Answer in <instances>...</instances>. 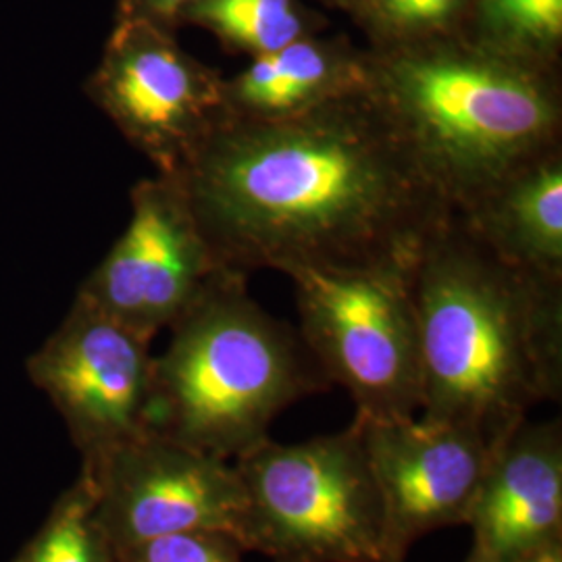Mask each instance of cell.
Wrapping results in <instances>:
<instances>
[{
    "instance_id": "6da1fadb",
    "label": "cell",
    "mask_w": 562,
    "mask_h": 562,
    "mask_svg": "<svg viewBox=\"0 0 562 562\" xmlns=\"http://www.w3.org/2000/svg\"><path fill=\"white\" fill-rule=\"evenodd\" d=\"M173 180L220 267L413 261L454 209L367 92L299 117H223Z\"/></svg>"
},
{
    "instance_id": "7a4b0ae2",
    "label": "cell",
    "mask_w": 562,
    "mask_h": 562,
    "mask_svg": "<svg viewBox=\"0 0 562 562\" xmlns=\"http://www.w3.org/2000/svg\"><path fill=\"white\" fill-rule=\"evenodd\" d=\"M419 334V419L498 443L562 394V278L501 261L457 211L411 267Z\"/></svg>"
},
{
    "instance_id": "3957f363",
    "label": "cell",
    "mask_w": 562,
    "mask_h": 562,
    "mask_svg": "<svg viewBox=\"0 0 562 562\" xmlns=\"http://www.w3.org/2000/svg\"><path fill=\"white\" fill-rule=\"evenodd\" d=\"M369 94L459 213L525 161L562 146L561 71L469 38L369 50Z\"/></svg>"
},
{
    "instance_id": "277c9868",
    "label": "cell",
    "mask_w": 562,
    "mask_h": 562,
    "mask_svg": "<svg viewBox=\"0 0 562 562\" xmlns=\"http://www.w3.org/2000/svg\"><path fill=\"white\" fill-rule=\"evenodd\" d=\"M169 331L153 361L146 431L225 461L267 442L283 408L331 385L301 331L250 296L241 271H215Z\"/></svg>"
},
{
    "instance_id": "5b68a950",
    "label": "cell",
    "mask_w": 562,
    "mask_h": 562,
    "mask_svg": "<svg viewBox=\"0 0 562 562\" xmlns=\"http://www.w3.org/2000/svg\"><path fill=\"white\" fill-rule=\"evenodd\" d=\"M234 464L246 552L273 562H383L382 498L359 423L306 442L269 438Z\"/></svg>"
},
{
    "instance_id": "8992f818",
    "label": "cell",
    "mask_w": 562,
    "mask_h": 562,
    "mask_svg": "<svg viewBox=\"0 0 562 562\" xmlns=\"http://www.w3.org/2000/svg\"><path fill=\"white\" fill-rule=\"evenodd\" d=\"M413 261L285 273L296 290L302 340L327 382L341 385L362 417L408 419L422 411Z\"/></svg>"
},
{
    "instance_id": "52a82bcc",
    "label": "cell",
    "mask_w": 562,
    "mask_h": 562,
    "mask_svg": "<svg viewBox=\"0 0 562 562\" xmlns=\"http://www.w3.org/2000/svg\"><path fill=\"white\" fill-rule=\"evenodd\" d=\"M83 92L159 173H173L225 117L222 74L150 21L115 20Z\"/></svg>"
},
{
    "instance_id": "ba28073f",
    "label": "cell",
    "mask_w": 562,
    "mask_h": 562,
    "mask_svg": "<svg viewBox=\"0 0 562 562\" xmlns=\"http://www.w3.org/2000/svg\"><path fill=\"white\" fill-rule=\"evenodd\" d=\"M97 517L117 550L186 531L238 538L246 496L238 469L211 452L144 431L94 461H81Z\"/></svg>"
},
{
    "instance_id": "9c48e42d",
    "label": "cell",
    "mask_w": 562,
    "mask_h": 562,
    "mask_svg": "<svg viewBox=\"0 0 562 562\" xmlns=\"http://www.w3.org/2000/svg\"><path fill=\"white\" fill-rule=\"evenodd\" d=\"M153 361L150 340L76 294L25 369L55 404L81 461H94L146 431Z\"/></svg>"
},
{
    "instance_id": "30bf717a",
    "label": "cell",
    "mask_w": 562,
    "mask_h": 562,
    "mask_svg": "<svg viewBox=\"0 0 562 562\" xmlns=\"http://www.w3.org/2000/svg\"><path fill=\"white\" fill-rule=\"evenodd\" d=\"M130 202L125 232L81 281L78 296L153 341L180 319L222 267L171 176L138 181Z\"/></svg>"
},
{
    "instance_id": "8fae6325",
    "label": "cell",
    "mask_w": 562,
    "mask_h": 562,
    "mask_svg": "<svg viewBox=\"0 0 562 562\" xmlns=\"http://www.w3.org/2000/svg\"><path fill=\"white\" fill-rule=\"evenodd\" d=\"M383 506V562L423 536L467 525L496 443L457 425L357 415Z\"/></svg>"
},
{
    "instance_id": "7c38bea8",
    "label": "cell",
    "mask_w": 562,
    "mask_h": 562,
    "mask_svg": "<svg viewBox=\"0 0 562 562\" xmlns=\"http://www.w3.org/2000/svg\"><path fill=\"white\" fill-rule=\"evenodd\" d=\"M467 525L492 562H527L562 548L561 422L522 419L494 446Z\"/></svg>"
},
{
    "instance_id": "4fadbf2b",
    "label": "cell",
    "mask_w": 562,
    "mask_h": 562,
    "mask_svg": "<svg viewBox=\"0 0 562 562\" xmlns=\"http://www.w3.org/2000/svg\"><path fill=\"white\" fill-rule=\"evenodd\" d=\"M367 88V50L346 36L313 34L223 78V111L227 120H290Z\"/></svg>"
},
{
    "instance_id": "5bb4252c",
    "label": "cell",
    "mask_w": 562,
    "mask_h": 562,
    "mask_svg": "<svg viewBox=\"0 0 562 562\" xmlns=\"http://www.w3.org/2000/svg\"><path fill=\"white\" fill-rule=\"evenodd\" d=\"M457 215L506 265L562 278V146L515 167Z\"/></svg>"
},
{
    "instance_id": "9a60e30c",
    "label": "cell",
    "mask_w": 562,
    "mask_h": 562,
    "mask_svg": "<svg viewBox=\"0 0 562 562\" xmlns=\"http://www.w3.org/2000/svg\"><path fill=\"white\" fill-rule=\"evenodd\" d=\"M325 20L301 0H194L180 25H196L225 48L255 57L319 34Z\"/></svg>"
},
{
    "instance_id": "2e32d148",
    "label": "cell",
    "mask_w": 562,
    "mask_h": 562,
    "mask_svg": "<svg viewBox=\"0 0 562 562\" xmlns=\"http://www.w3.org/2000/svg\"><path fill=\"white\" fill-rule=\"evenodd\" d=\"M467 38L508 59L561 71L562 0H475Z\"/></svg>"
},
{
    "instance_id": "e0dca14e",
    "label": "cell",
    "mask_w": 562,
    "mask_h": 562,
    "mask_svg": "<svg viewBox=\"0 0 562 562\" xmlns=\"http://www.w3.org/2000/svg\"><path fill=\"white\" fill-rule=\"evenodd\" d=\"M11 562H120L117 546L97 517V492L83 469Z\"/></svg>"
},
{
    "instance_id": "ac0fdd59",
    "label": "cell",
    "mask_w": 562,
    "mask_h": 562,
    "mask_svg": "<svg viewBox=\"0 0 562 562\" xmlns=\"http://www.w3.org/2000/svg\"><path fill=\"white\" fill-rule=\"evenodd\" d=\"M475 0H355L348 9L369 50L467 38Z\"/></svg>"
},
{
    "instance_id": "d6986e66",
    "label": "cell",
    "mask_w": 562,
    "mask_h": 562,
    "mask_svg": "<svg viewBox=\"0 0 562 562\" xmlns=\"http://www.w3.org/2000/svg\"><path fill=\"white\" fill-rule=\"evenodd\" d=\"M244 552L229 531H186L125 546L120 562H241Z\"/></svg>"
},
{
    "instance_id": "ffe728a7",
    "label": "cell",
    "mask_w": 562,
    "mask_h": 562,
    "mask_svg": "<svg viewBox=\"0 0 562 562\" xmlns=\"http://www.w3.org/2000/svg\"><path fill=\"white\" fill-rule=\"evenodd\" d=\"M194 0H117L115 20L150 21L165 30L180 27L181 13Z\"/></svg>"
},
{
    "instance_id": "44dd1931",
    "label": "cell",
    "mask_w": 562,
    "mask_h": 562,
    "mask_svg": "<svg viewBox=\"0 0 562 562\" xmlns=\"http://www.w3.org/2000/svg\"><path fill=\"white\" fill-rule=\"evenodd\" d=\"M527 562H562V548L543 552L540 557H536V559H531V561Z\"/></svg>"
},
{
    "instance_id": "7402d4cb",
    "label": "cell",
    "mask_w": 562,
    "mask_h": 562,
    "mask_svg": "<svg viewBox=\"0 0 562 562\" xmlns=\"http://www.w3.org/2000/svg\"><path fill=\"white\" fill-rule=\"evenodd\" d=\"M323 4H329V7H338V9H344V11H348L350 9V4L355 2V0H319Z\"/></svg>"
},
{
    "instance_id": "603a6c76",
    "label": "cell",
    "mask_w": 562,
    "mask_h": 562,
    "mask_svg": "<svg viewBox=\"0 0 562 562\" xmlns=\"http://www.w3.org/2000/svg\"><path fill=\"white\" fill-rule=\"evenodd\" d=\"M464 562H492V561H487V559H485V557H482V554H480V552H477V550H473V548H471V554H469V557H467V561Z\"/></svg>"
}]
</instances>
